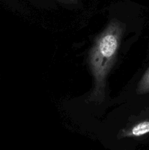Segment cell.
<instances>
[{
    "label": "cell",
    "mask_w": 149,
    "mask_h": 150,
    "mask_svg": "<svg viewBox=\"0 0 149 150\" xmlns=\"http://www.w3.org/2000/svg\"><path fill=\"white\" fill-rule=\"evenodd\" d=\"M149 92V67L140 79L137 88L138 95H144Z\"/></svg>",
    "instance_id": "cell-3"
},
{
    "label": "cell",
    "mask_w": 149,
    "mask_h": 150,
    "mask_svg": "<svg viewBox=\"0 0 149 150\" xmlns=\"http://www.w3.org/2000/svg\"><path fill=\"white\" fill-rule=\"evenodd\" d=\"M123 32L122 23L117 20L112 21L91 48L89 64L95 81L91 100L102 102L105 98V79L115 60Z\"/></svg>",
    "instance_id": "cell-1"
},
{
    "label": "cell",
    "mask_w": 149,
    "mask_h": 150,
    "mask_svg": "<svg viewBox=\"0 0 149 150\" xmlns=\"http://www.w3.org/2000/svg\"><path fill=\"white\" fill-rule=\"evenodd\" d=\"M149 133V119L140 122L129 130H124L122 137H140Z\"/></svg>",
    "instance_id": "cell-2"
},
{
    "label": "cell",
    "mask_w": 149,
    "mask_h": 150,
    "mask_svg": "<svg viewBox=\"0 0 149 150\" xmlns=\"http://www.w3.org/2000/svg\"><path fill=\"white\" fill-rule=\"evenodd\" d=\"M61 1H64L65 3H76L77 0H61Z\"/></svg>",
    "instance_id": "cell-4"
}]
</instances>
